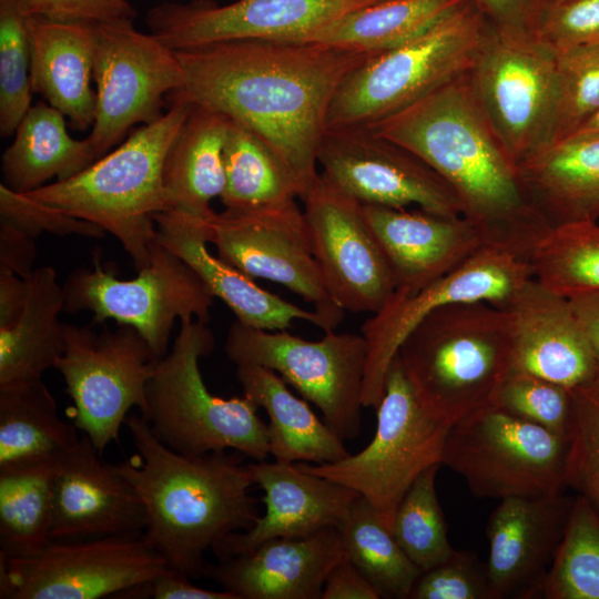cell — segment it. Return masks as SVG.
Segmentation results:
<instances>
[{
  "label": "cell",
  "instance_id": "31",
  "mask_svg": "<svg viewBox=\"0 0 599 599\" xmlns=\"http://www.w3.org/2000/svg\"><path fill=\"white\" fill-rule=\"evenodd\" d=\"M231 120L192 105L165 158L163 185L169 210L206 219L224 189V144ZM167 210V211H169Z\"/></svg>",
  "mask_w": 599,
  "mask_h": 599
},
{
  "label": "cell",
  "instance_id": "32",
  "mask_svg": "<svg viewBox=\"0 0 599 599\" xmlns=\"http://www.w3.org/2000/svg\"><path fill=\"white\" fill-rule=\"evenodd\" d=\"M99 159L91 141L73 139L65 115L48 103H37L16 129L1 158L6 186L19 193L34 191L57 177L68 180Z\"/></svg>",
  "mask_w": 599,
  "mask_h": 599
},
{
  "label": "cell",
  "instance_id": "33",
  "mask_svg": "<svg viewBox=\"0 0 599 599\" xmlns=\"http://www.w3.org/2000/svg\"><path fill=\"white\" fill-rule=\"evenodd\" d=\"M41 379L0 386V471L58 461L80 439Z\"/></svg>",
  "mask_w": 599,
  "mask_h": 599
},
{
  "label": "cell",
  "instance_id": "38",
  "mask_svg": "<svg viewBox=\"0 0 599 599\" xmlns=\"http://www.w3.org/2000/svg\"><path fill=\"white\" fill-rule=\"evenodd\" d=\"M337 529L345 556L377 588L382 598H409L422 571L364 497L353 502Z\"/></svg>",
  "mask_w": 599,
  "mask_h": 599
},
{
  "label": "cell",
  "instance_id": "35",
  "mask_svg": "<svg viewBox=\"0 0 599 599\" xmlns=\"http://www.w3.org/2000/svg\"><path fill=\"white\" fill-rule=\"evenodd\" d=\"M467 1L379 0L339 17L307 42L379 54L426 32Z\"/></svg>",
  "mask_w": 599,
  "mask_h": 599
},
{
  "label": "cell",
  "instance_id": "7",
  "mask_svg": "<svg viewBox=\"0 0 599 599\" xmlns=\"http://www.w3.org/2000/svg\"><path fill=\"white\" fill-rule=\"evenodd\" d=\"M487 29L468 0L420 35L368 57L335 93L326 130L369 128L468 72Z\"/></svg>",
  "mask_w": 599,
  "mask_h": 599
},
{
  "label": "cell",
  "instance_id": "5",
  "mask_svg": "<svg viewBox=\"0 0 599 599\" xmlns=\"http://www.w3.org/2000/svg\"><path fill=\"white\" fill-rule=\"evenodd\" d=\"M163 115L141 125L124 142L79 174L24 193L68 215L111 233L145 266L156 241L155 215L169 210L163 169L169 149L192 105L171 99Z\"/></svg>",
  "mask_w": 599,
  "mask_h": 599
},
{
  "label": "cell",
  "instance_id": "36",
  "mask_svg": "<svg viewBox=\"0 0 599 599\" xmlns=\"http://www.w3.org/2000/svg\"><path fill=\"white\" fill-rule=\"evenodd\" d=\"M225 209L250 210L303 196L302 186L281 155L261 136L231 120L224 144Z\"/></svg>",
  "mask_w": 599,
  "mask_h": 599
},
{
  "label": "cell",
  "instance_id": "22",
  "mask_svg": "<svg viewBox=\"0 0 599 599\" xmlns=\"http://www.w3.org/2000/svg\"><path fill=\"white\" fill-rule=\"evenodd\" d=\"M573 500L565 491L500 500L486 526L491 599L538 598Z\"/></svg>",
  "mask_w": 599,
  "mask_h": 599
},
{
  "label": "cell",
  "instance_id": "34",
  "mask_svg": "<svg viewBox=\"0 0 599 599\" xmlns=\"http://www.w3.org/2000/svg\"><path fill=\"white\" fill-rule=\"evenodd\" d=\"M24 308L17 322L0 328V386L41 379L65 349L62 285L52 266L34 268Z\"/></svg>",
  "mask_w": 599,
  "mask_h": 599
},
{
  "label": "cell",
  "instance_id": "1",
  "mask_svg": "<svg viewBox=\"0 0 599 599\" xmlns=\"http://www.w3.org/2000/svg\"><path fill=\"white\" fill-rule=\"evenodd\" d=\"M176 54L184 81L169 99L220 112L256 133L291 167L303 196L319 176L317 155L333 98L370 57L315 42L263 40L222 41Z\"/></svg>",
  "mask_w": 599,
  "mask_h": 599
},
{
  "label": "cell",
  "instance_id": "8",
  "mask_svg": "<svg viewBox=\"0 0 599 599\" xmlns=\"http://www.w3.org/2000/svg\"><path fill=\"white\" fill-rule=\"evenodd\" d=\"M376 408V432L364 449L335 463L295 464L357 491L392 530L396 509L412 484L425 469L441 464L451 424L422 407L397 356Z\"/></svg>",
  "mask_w": 599,
  "mask_h": 599
},
{
  "label": "cell",
  "instance_id": "26",
  "mask_svg": "<svg viewBox=\"0 0 599 599\" xmlns=\"http://www.w3.org/2000/svg\"><path fill=\"white\" fill-rule=\"evenodd\" d=\"M345 556L336 527L305 538H275L206 564L203 577L237 599H321L325 580Z\"/></svg>",
  "mask_w": 599,
  "mask_h": 599
},
{
  "label": "cell",
  "instance_id": "53",
  "mask_svg": "<svg viewBox=\"0 0 599 599\" xmlns=\"http://www.w3.org/2000/svg\"><path fill=\"white\" fill-rule=\"evenodd\" d=\"M377 588L344 556L328 573L321 599H379Z\"/></svg>",
  "mask_w": 599,
  "mask_h": 599
},
{
  "label": "cell",
  "instance_id": "9",
  "mask_svg": "<svg viewBox=\"0 0 599 599\" xmlns=\"http://www.w3.org/2000/svg\"><path fill=\"white\" fill-rule=\"evenodd\" d=\"M568 450V435L490 405L450 426L441 465L478 498L542 496L567 488Z\"/></svg>",
  "mask_w": 599,
  "mask_h": 599
},
{
  "label": "cell",
  "instance_id": "50",
  "mask_svg": "<svg viewBox=\"0 0 599 599\" xmlns=\"http://www.w3.org/2000/svg\"><path fill=\"white\" fill-rule=\"evenodd\" d=\"M186 575L166 568L152 579L134 586L118 599H237L226 590H209L193 585Z\"/></svg>",
  "mask_w": 599,
  "mask_h": 599
},
{
  "label": "cell",
  "instance_id": "14",
  "mask_svg": "<svg viewBox=\"0 0 599 599\" xmlns=\"http://www.w3.org/2000/svg\"><path fill=\"white\" fill-rule=\"evenodd\" d=\"M93 80L95 112L88 138L100 159L129 129L163 115L164 97L182 87L184 72L175 50L136 30L132 20H118L95 23Z\"/></svg>",
  "mask_w": 599,
  "mask_h": 599
},
{
  "label": "cell",
  "instance_id": "3",
  "mask_svg": "<svg viewBox=\"0 0 599 599\" xmlns=\"http://www.w3.org/2000/svg\"><path fill=\"white\" fill-rule=\"evenodd\" d=\"M124 425L135 451L115 466L145 509L143 537L170 568L191 579L203 577L205 552L260 517L246 456L235 450L184 455L160 441L141 415H129Z\"/></svg>",
  "mask_w": 599,
  "mask_h": 599
},
{
  "label": "cell",
  "instance_id": "49",
  "mask_svg": "<svg viewBox=\"0 0 599 599\" xmlns=\"http://www.w3.org/2000/svg\"><path fill=\"white\" fill-rule=\"evenodd\" d=\"M26 12L57 21L91 23L133 20L136 14L129 0H22Z\"/></svg>",
  "mask_w": 599,
  "mask_h": 599
},
{
  "label": "cell",
  "instance_id": "51",
  "mask_svg": "<svg viewBox=\"0 0 599 599\" xmlns=\"http://www.w3.org/2000/svg\"><path fill=\"white\" fill-rule=\"evenodd\" d=\"M487 22L501 31L531 32L546 8V0H474Z\"/></svg>",
  "mask_w": 599,
  "mask_h": 599
},
{
  "label": "cell",
  "instance_id": "4",
  "mask_svg": "<svg viewBox=\"0 0 599 599\" xmlns=\"http://www.w3.org/2000/svg\"><path fill=\"white\" fill-rule=\"evenodd\" d=\"M396 356L422 407L453 425L494 405L512 369L508 316L488 302L437 307L413 328Z\"/></svg>",
  "mask_w": 599,
  "mask_h": 599
},
{
  "label": "cell",
  "instance_id": "46",
  "mask_svg": "<svg viewBox=\"0 0 599 599\" xmlns=\"http://www.w3.org/2000/svg\"><path fill=\"white\" fill-rule=\"evenodd\" d=\"M408 599H491L487 566L474 552L454 550L420 573Z\"/></svg>",
  "mask_w": 599,
  "mask_h": 599
},
{
  "label": "cell",
  "instance_id": "43",
  "mask_svg": "<svg viewBox=\"0 0 599 599\" xmlns=\"http://www.w3.org/2000/svg\"><path fill=\"white\" fill-rule=\"evenodd\" d=\"M598 109L599 42L556 52V102L550 145L572 135Z\"/></svg>",
  "mask_w": 599,
  "mask_h": 599
},
{
  "label": "cell",
  "instance_id": "17",
  "mask_svg": "<svg viewBox=\"0 0 599 599\" xmlns=\"http://www.w3.org/2000/svg\"><path fill=\"white\" fill-rule=\"evenodd\" d=\"M532 277L529 260L485 244L455 270L419 291L413 294L395 291L361 328L367 344L363 406H378L399 346L428 313L453 303L499 305Z\"/></svg>",
  "mask_w": 599,
  "mask_h": 599
},
{
  "label": "cell",
  "instance_id": "37",
  "mask_svg": "<svg viewBox=\"0 0 599 599\" xmlns=\"http://www.w3.org/2000/svg\"><path fill=\"white\" fill-rule=\"evenodd\" d=\"M55 466L0 471V557L33 556L51 541Z\"/></svg>",
  "mask_w": 599,
  "mask_h": 599
},
{
  "label": "cell",
  "instance_id": "40",
  "mask_svg": "<svg viewBox=\"0 0 599 599\" xmlns=\"http://www.w3.org/2000/svg\"><path fill=\"white\" fill-rule=\"evenodd\" d=\"M538 598L599 599V516L580 495Z\"/></svg>",
  "mask_w": 599,
  "mask_h": 599
},
{
  "label": "cell",
  "instance_id": "30",
  "mask_svg": "<svg viewBox=\"0 0 599 599\" xmlns=\"http://www.w3.org/2000/svg\"><path fill=\"white\" fill-rule=\"evenodd\" d=\"M236 378L243 395L268 416L270 455L275 461L327 464L351 454L344 440L274 370L255 365L236 366Z\"/></svg>",
  "mask_w": 599,
  "mask_h": 599
},
{
  "label": "cell",
  "instance_id": "39",
  "mask_svg": "<svg viewBox=\"0 0 599 599\" xmlns=\"http://www.w3.org/2000/svg\"><path fill=\"white\" fill-rule=\"evenodd\" d=\"M529 262L534 277L561 296L599 292V222L550 226L534 247Z\"/></svg>",
  "mask_w": 599,
  "mask_h": 599
},
{
  "label": "cell",
  "instance_id": "47",
  "mask_svg": "<svg viewBox=\"0 0 599 599\" xmlns=\"http://www.w3.org/2000/svg\"><path fill=\"white\" fill-rule=\"evenodd\" d=\"M0 221L13 224L34 238L42 232L60 236L79 235L92 238H103L106 235V232L98 225L37 202L2 183L0 184Z\"/></svg>",
  "mask_w": 599,
  "mask_h": 599
},
{
  "label": "cell",
  "instance_id": "11",
  "mask_svg": "<svg viewBox=\"0 0 599 599\" xmlns=\"http://www.w3.org/2000/svg\"><path fill=\"white\" fill-rule=\"evenodd\" d=\"M132 280H119L94 260V267L73 270L62 284L64 311L93 313V323L114 319L134 327L154 356L167 353L177 318L207 323L214 296L182 258L155 241L149 263Z\"/></svg>",
  "mask_w": 599,
  "mask_h": 599
},
{
  "label": "cell",
  "instance_id": "20",
  "mask_svg": "<svg viewBox=\"0 0 599 599\" xmlns=\"http://www.w3.org/2000/svg\"><path fill=\"white\" fill-rule=\"evenodd\" d=\"M322 173L362 204L464 216L454 190L422 159L368 128L326 130Z\"/></svg>",
  "mask_w": 599,
  "mask_h": 599
},
{
  "label": "cell",
  "instance_id": "24",
  "mask_svg": "<svg viewBox=\"0 0 599 599\" xmlns=\"http://www.w3.org/2000/svg\"><path fill=\"white\" fill-rule=\"evenodd\" d=\"M254 484L264 493L265 514L245 531L233 532L212 551L217 559L247 552L275 538H305L338 527L361 496L354 489L301 469L296 464L248 463Z\"/></svg>",
  "mask_w": 599,
  "mask_h": 599
},
{
  "label": "cell",
  "instance_id": "19",
  "mask_svg": "<svg viewBox=\"0 0 599 599\" xmlns=\"http://www.w3.org/2000/svg\"><path fill=\"white\" fill-rule=\"evenodd\" d=\"M302 200L313 251L333 300L352 313L378 312L396 287L363 204L323 173Z\"/></svg>",
  "mask_w": 599,
  "mask_h": 599
},
{
  "label": "cell",
  "instance_id": "28",
  "mask_svg": "<svg viewBox=\"0 0 599 599\" xmlns=\"http://www.w3.org/2000/svg\"><path fill=\"white\" fill-rule=\"evenodd\" d=\"M30 83L77 130L92 128L95 112V23L30 17Z\"/></svg>",
  "mask_w": 599,
  "mask_h": 599
},
{
  "label": "cell",
  "instance_id": "52",
  "mask_svg": "<svg viewBox=\"0 0 599 599\" xmlns=\"http://www.w3.org/2000/svg\"><path fill=\"white\" fill-rule=\"evenodd\" d=\"M34 241L21 229L0 221V274L30 277L37 257Z\"/></svg>",
  "mask_w": 599,
  "mask_h": 599
},
{
  "label": "cell",
  "instance_id": "29",
  "mask_svg": "<svg viewBox=\"0 0 599 599\" xmlns=\"http://www.w3.org/2000/svg\"><path fill=\"white\" fill-rule=\"evenodd\" d=\"M518 167L530 200L550 226L599 220V138L554 143Z\"/></svg>",
  "mask_w": 599,
  "mask_h": 599
},
{
  "label": "cell",
  "instance_id": "57",
  "mask_svg": "<svg viewBox=\"0 0 599 599\" xmlns=\"http://www.w3.org/2000/svg\"><path fill=\"white\" fill-rule=\"evenodd\" d=\"M558 1H561V0H546V6L549 3L558 2Z\"/></svg>",
  "mask_w": 599,
  "mask_h": 599
},
{
  "label": "cell",
  "instance_id": "27",
  "mask_svg": "<svg viewBox=\"0 0 599 599\" xmlns=\"http://www.w3.org/2000/svg\"><path fill=\"white\" fill-rule=\"evenodd\" d=\"M207 219V217H206ZM206 219L169 210L155 215L156 241L186 262L214 297L223 301L241 323L266 331H285L294 321H306L328 331L316 312L304 309L260 287L206 247Z\"/></svg>",
  "mask_w": 599,
  "mask_h": 599
},
{
  "label": "cell",
  "instance_id": "15",
  "mask_svg": "<svg viewBox=\"0 0 599 599\" xmlns=\"http://www.w3.org/2000/svg\"><path fill=\"white\" fill-rule=\"evenodd\" d=\"M166 568L143 534L51 540L33 556L0 557V598H116Z\"/></svg>",
  "mask_w": 599,
  "mask_h": 599
},
{
  "label": "cell",
  "instance_id": "6",
  "mask_svg": "<svg viewBox=\"0 0 599 599\" xmlns=\"http://www.w3.org/2000/svg\"><path fill=\"white\" fill-rule=\"evenodd\" d=\"M215 345L212 331L197 319L181 323L171 352L156 358L140 414L155 437L184 455L235 450L254 460L270 455L268 427L252 399L222 398L206 387L199 361Z\"/></svg>",
  "mask_w": 599,
  "mask_h": 599
},
{
  "label": "cell",
  "instance_id": "10",
  "mask_svg": "<svg viewBox=\"0 0 599 599\" xmlns=\"http://www.w3.org/2000/svg\"><path fill=\"white\" fill-rule=\"evenodd\" d=\"M224 353L235 366L274 370L321 410L324 422L343 440L359 435L367 357L362 334L327 331L319 341H306L235 319L227 329Z\"/></svg>",
  "mask_w": 599,
  "mask_h": 599
},
{
  "label": "cell",
  "instance_id": "25",
  "mask_svg": "<svg viewBox=\"0 0 599 599\" xmlns=\"http://www.w3.org/2000/svg\"><path fill=\"white\" fill-rule=\"evenodd\" d=\"M363 213L388 263L395 291L405 294L445 276L485 245L465 216L372 204H363Z\"/></svg>",
  "mask_w": 599,
  "mask_h": 599
},
{
  "label": "cell",
  "instance_id": "16",
  "mask_svg": "<svg viewBox=\"0 0 599 599\" xmlns=\"http://www.w3.org/2000/svg\"><path fill=\"white\" fill-rule=\"evenodd\" d=\"M207 240L217 256L251 277L281 284L312 304L335 331L345 311L331 296L315 257L303 210L295 200L250 209L213 212Z\"/></svg>",
  "mask_w": 599,
  "mask_h": 599
},
{
  "label": "cell",
  "instance_id": "48",
  "mask_svg": "<svg viewBox=\"0 0 599 599\" xmlns=\"http://www.w3.org/2000/svg\"><path fill=\"white\" fill-rule=\"evenodd\" d=\"M534 34L555 52L599 42V0L547 4Z\"/></svg>",
  "mask_w": 599,
  "mask_h": 599
},
{
  "label": "cell",
  "instance_id": "55",
  "mask_svg": "<svg viewBox=\"0 0 599 599\" xmlns=\"http://www.w3.org/2000/svg\"><path fill=\"white\" fill-rule=\"evenodd\" d=\"M593 349L599 368V292L569 298Z\"/></svg>",
  "mask_w": 599,
  "mask_h": 599
},
{
  "label": "cell",
  "instance_id": "41",
  "mask_svg": "<svg viewBox=\"0 0 599 599\" xmlns=\"http://www.w3.org/2000/svg\"><path fill=\"white\" fill-rule=\"evenodd\" d=\"M441 464L425 469L400 500L392 532L414 565L426 571L455 550L447 538V525L436 493Z\"/></svg>",
  "mask_w": 599,
  "mask_h": 599
},
{
  "label": "cell",
  "instance_id": "13",
  "mask_svg": "<svg viewBox=\"0 0 599 599\" xmlns=\"http://www.w3.org/2000/svg\"><path fill=\"white\" fill-rule=\"evenodd\" d=\"M65 349L54 368L73 402V425L102 455L118 441L129 410L145 408V386L154 356L132 326L97 331L91 325L64 324Z\"/></svg>",
  "mask_w": 599,
  "mask_h": 599
},
{
  "label": "cell",
  "instance_id": "12",
  "mask_svg": "<svg viewBox=\"0 0 599 599\" xmlns=\"http://www.w3.org/2000/svg\"><path fill=\"white\" fill-rule=\"evenodd\" d=\"M469 74L485 115L518 166L550 145L556 102L551 48L531 32L488 23Z\"/></svg>",
  "mask_w": 599,
  "mask_h": 599
},
{
  "label": "cell",
  "instance_id": "23",
  "mask_svg": "<svg viewBox=\"0 0 599 599\" xmlns=\"http://www.w3.org/2000/svg\"><path fill=\"white\" fill-rule=\"evenodd\" d=\"M84 434L58 461L51 540L143 534L146 514L131 483Z\"/></svg>",
  "mask_w": 599,
  "mask_h": 599
},
{
  "label": "cell",
  "instance_id": "42",
  "mask_svg": "<svg viewBox=\"0 0 599 599\" xmlns=\"http://www.w3.org/2000/svg\"><path fill=\"white\" fill-rule=\"evenodd\" d=\"M29 16L22 0H0V134L8 138L31 108Z\"/></svg>",
  "mask_w": 599,
  "mask_h": 599
},
{
  "label": "cell",
  "instance_id": "2",
  "mask_svg": "<svg viewBox=\"0 0 599 599\" xmlns=\"http://www.w3.org/2000/svg\"><path fill=\"white\" fill-rule=\"evenodd\" d=\"M368 129L429 165L486 245L529 260L550 225L485 115L469 71Z\"/></svg>",
  "mask_w": 599,
  "mask_h": 599
},
{
  "label": "cell",
  "instance_id": "54",
  "mask_svg": "<svg viewBox=\"0 0 599 599\" xmlns=\"http://www.w3.org/2000/svg\"><path fill=\"white\" fill-rule=\"evenodd\" d=\"M28 295V282L12 274H0V328L12 326L20 317Z\"/></svg>",
  "mask_w": 599,
  "mask_h": 599
},
{
  "label": "cell",
  "instance_id": "56",
  "mask_svg": "<svg viewBox=\"0 0 599 599\" xmlns=\"http://www.w3.org/2000/svg\"><path fill=\"white\" fill-rule=\"evenodd\" d=\"M587 138H599V109L568 139Z\"/></svg>",
  "mask_w": 599,
  "mask_h": 599
},
{
  "label": "cell",
  "instance_id": "45",
  "mask_svg": "<svg viewBox=\"0 0 599 599\" xmlns=\"http://www.w3.org/2000/svg\"><path fill=\"white\" fill-rule=\"evenodd\" d=\"M494 405L512 416L567 435L572 390L534 374L511 369Z\"/></svg>",
  "mask_w": 599,
  "mask_h": 599
},
{
  "label": "cell",
  "instance_id": "44",
  "mask_svg": "<svg viewBox=\"0 0 599 599\" xmlns=\"http://www.w3.org/2000/svg\"><path fill=\"white\" fill-rule=\"evenodd\" d=\"M571 390L566 486L582 496L599 516V378Z\"/></svg>",
  "mask_w": 599,
  "mask_h": 599
},
{
  "label": "cell",
  "instance_id": "21",
  "mask_svg": "<svg viewBox=\"0 0 599 599\" xmlns=\"http://www.w3.org/2000/svg\"><path fill=\"white\" fill-rule=\"evenodd\" d=\"M496 306L509 319L512 369L569 389L599 378L593 349L569 298L532 277Z\"/></svg>",
  "mask_w": 599,
  "mask_h": 599
},
{
  "label": "cell",
  "instance_id": "18",
  "mask_svg": "<svg viewBox=\"0 0 599 599\" xmlns=\"http://www.w3.org/2000/svg\"><path fill=\"white\" fill-rule=\"evenodd\" d=\"M379 0H212L163 2L146 14L150 32L177 51L231 40L307 42L339 17Z\"/></svg>",
  "mask_w": 599,
  "mask_h": 599
}]
</instances>
